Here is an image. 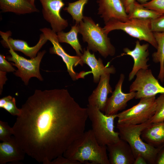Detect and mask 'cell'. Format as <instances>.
<instances>
[{
    "label": "cell",
    "mask_w": 164,
    "mask_h": 164,
    "mask_svg": "<svg viewBox=\"0 0 164 164\" xmlns=\"http://www.w3.org/2000/svg\"><path fill=\"white\" fill-rule=\"evenodd\" d=\"M20 109L13 135L26 154L43 164L62 155L85 132L87 108L66 89L36 90Z\"/></svg>",
    "instance_id": "1"
},
{
    "label": "cell",
    "mask_w": 164,
    "mask_h": 164,
    "mask_svg": "<svg viewBox=\"0 0 164 164\" xmlns=\"http://www.w3.org/2000/svg\"><path fill=\"white\" fill-rule=\"evenodd\" d=\"M107 150V146L100 145L89 130L74 141L63 155L81 164L89 161L93 164H110Z\"/></svg>",
    "instance_id": "2"
},
{
    "label": "cell",
    "mask_w": 164,
    "mask_h": 164,
    "mask_svg": "<svg viewBox=\"0 0 164 164\" xmlns=\"http://www.w3.org/2000/svg\"><path fill=\"white\" fill-rule=\"evenodd\" d=\"M152 118L144 123L136 125L117 124L120 138L127 142L135 158L143 156L148 164H155L159 151L163 145L155 147L144 142L141 137L142 131L151 123Z\"/></svg>",
    "instance_id": "3"
},
{
    "label": "cell",
    "mask_w": 164,
    "mask_h": 164,
    "mask_svg": "<svg viewBox=\"0 0 164 164\" xmlns=\"http://www.w3.org/2000/svg\"><path fill=\"white\" fill-rule=\"evenodd\" d=\"M79 29L83 42L87 43V49L98 52L105 58L114 55L115 49L108 34L91 17L84 16L83 20L79 24Z\"/></svg>",
    "instance_id": "4"
},
{
    "label": "cell",
    "mask_w": 164,
    "mask_h": 164,
    "mask_svg": "<svg viewBox=\"0 0 164 164\" xmlns=\"http://www.w3.org/2000/svg\"><path fill=\"white\" fill-rule=\"evenodd\" d=\"M87 108L91 130L99 144L107 146L118 141L120 138L119 132L114 130V126L116 114L107 115L97 107L88 104Z\"/></svg>",
    "instance_id": "5"
},
{
    "label": "cell",
    "mask_w": 164,
    "mask_h": 164,
    "mask_svg": "<svg viewBox=\"0 0 164 164\" xmlns=\"http://www.w3.org/2000/svg\"><path fill=\"white\" fill-rule=\"evenodd\" d=\"M150 20L131 19L123 22L112 19L105 23L103 28L107 34L113 30H121L139 41L147 42L156 49L157 44L151 29Z\"/></svg>",
    "instance_id": "6"
},
{
    "label": "cell",
    "mask_w": 164,
    "mask_h": 164,
    "mask_svg": "<svg viewBox=\"0 0 164 164\" xmlns=\"http://www.w3.org/2000/svg\"><path fill=\"white\" fill-rule=\"evenodd\" d=\"M155 96L141 98L137 104L117 113V123L123 125H136L151 119L156 110Z\"/></svg>",
    "instance_id": "7"
},
{
    "label": "cell",
    "mask_w": 164,
    "mask_h": 164,
    "mask_svg": "<svg viewBox=\"0 0 164 164\" xmlns=\"http://www.w3.org/2000/svg\"><path fill=\"white\" fill-rule=\"evenodd\" d=\"M9 49L11 56H8L6 58L8 61L14 63H11L17 68L14 74L21 78L25 85H28L29 80L32 77H36L40 81L43 80L40 73L39 66L41 60L46 53L45 50L39 52L35 58L27 59L17 54L11 48Z\"/></svg>",
    "instance_id": "8"
},
{
    "label": "cell",
    "mask_w": 164,
    "mask_h": 164,
    "mask_svg": "<svg viewBox=\"0 0 164 164\" xmlns=\"http://www.w3.org/2000/svg\"><path fill=\"white\" fill-rule=\"evenodd\" d=\"M135 76V80L129 87V92H136L135 99L164 94V87L155 78L151 69L140 70Z\"/></svg>",
    "instance_id": "9"
},
{
    "label": "cell",
    "mask_w": 164,
    "mask_h": 164,
    "mask_svg": "<svg viewBox=\"0 0 164 164\" xmlns=\"http://www.w3.org/2000/svg\"><path fill=\"white\" fill-rule=\"evenodd\" d=\"M40 30L53 45L50 49V53L60 56L65 63L67 71L72 79L74 81L77 80L79 78V74L74 71L73 67L78 64L83 66L84 64L81 57L77 55L72 56L67 54L60 44L56 33L52 29L44 28L40 29Z\"/></svg>",
    "instance_id": "10"
},
{
    "label": "cell",
    "mask_w": 164,
    "mask_h": 164,
    "mask_svg": "<svg viewBox=\"0 0 164 164\" xmlns=\"http://www.w3.org/2000/svg\"><path fill=\"white\" fill-rule=\"evenodd\" d=\"M42 7L44 19L50 25L55 32L63 31L68 26L67 20L63 18L60 11L65 4L63 0H39Z\"/></svg>",
    "instance_id": "11"
},
{
    "label": "cell",
    "mask_w": 164,
    "mask_h": 164,
    "mask_svg": "<svg viewBox=\"0 0 164 164\" xmlns=\"http://www.w3.org/2000/svg\"><path fill=\"white\" fill-rule=\"evenodd\" d=\"M125 78L124 74H121L114 91L112 92L111 96L108 98L104 111V114L107 115L116 114L118 111L125 108L128 101L135 97V92L125 93L122 91V85Z\"/></svg>",
    "instance_id": "12"
},
{
    "label": "cell",
    "mask_w": 164,
    "mask_h": 164,
    "mask_svg": "<svg viewBox=\"0 0 164 164\" xmlns=\"http://www.w3.org/2000/svg\"><path fill=\"white\" fill-rule=\"evenodd\" d=\"M0 32L3 39L1 42L3 46L8 48H11L14 51L21 52L31 59L36 56L39 50L48 40L42 33L40 35L39 41L37 44L33 47H30L26 41L9 37L11 34L9 31L7 32L0 31Z\"/></svg>",
    "instance_id": "13"
},
{
    "label": "cell",
    "mask_w": 164,
    "mask_h": 164,
    "mask_svg": "<svg viewBox=\"0 0 164 164\" xmlns=\"http://www.w3.org/2000/svg\"><path fill=\"white\" fill-rule=\"evenodd\" d=\"M148 43L141 45L140 41L135 42V47L132 50L127 47L123 49L124 53L121 56L128 55L131 56L134 60V64L132 71L129 73L128 80L131 81L135 76L137 72L141 69H148L149 65L147 63L149 60V52Z\"/></svg>",
    "instance_id": "14"
},
{
    "label": "cell",
    "mask_w": 164,
    "mask_h": 164,
    "mask_svg": "<svg viewBox=\"0 0 164 164\" xmlns=\"http://www.w3.org/2000/svg\"><path fill=\"white\" fill-rule=\"evenodd\" d=\"M97 14L104 23L115 19L125 22L128 20V15L121 0H97Z\"/></svg>",
    "instance_id": "15"
},
{
    "label": "cell",
    "mask_w": 164,
    "mask_h": 164,
    "mask_svg": "<svg viewBox=\"0 0 164 164\" xmlns=\"http://www.w3.org/2000/svg\"><path fill=\"white\" fill-rule=\"evenodd\" d=\"M110 164H134L135 157L128 143L120 138L107 145Z\"/></svg>",
    "instance_id": "16"
},
{
    "label": "cell",
    "mask_w": 164,
    "mask_h": 164,
    "mask_svg": "<svg viewBox=\"0 0 164 164\" xmlns=\"http://www.w3.org/2000/svg\"><path fill=\"white\" fill-rule=\"evenodd\" d=\"M111 74L105 73L101 77L98 85L88 98V105L97 107L104 112L109 94L112 89L110 84Z\"/></svg>",
    "instance_id": "17"
},
{
    "label": "cell",
    "mask_w": 164,
    "mask_h": 164,
    "mask_svg": "<svg viewBox=\"0 0 164 164\" xmlns=\"http://www.w3.org/2000/svg\"><path fill=\"white\" fill-rule=\"evenodd\" d=\"M83 53L81 56L84 64L87 65L91 68V73L93 76V81L98 83L101 76L105 73L113 74L116 73L115 68L113 66L108 67L104 66L101 59H97L94 53L91 54L87 49H84Z\"/></svg>",
    "instance_id": "18"
},
{
    "label": "cell",
    "mask_w": 164,
    "mask_h": 164,
    "mask_svg": "<svg viewBox=\"0 0 164 164\" xmlns=\"http://www.w3.org/2000/svg\"><path fill=\"white\" fill-rule=\"evenodd\" d=\"M25 154L14 137L0 143V164L19 162L23 160Z\"/></svg>",
    "instance_id": "19"
},
{
    "label": "cell",
    "mask_w": 164,
    "mask_h": 164,
    "mask_svg": "<svg viewBox=\"0 0 164 164\" xmlns=\"http://www.w3.org/2000/svg\"><path fill=\"white\" fill-rule=\"evenodd\" d=\"M141 137L146 143L155 147L164 145V122L151 123L142 132Z\"/></svg>",
    "instance_id": "20"
},
{
    "label": "cell",
    "mask_w": 164,
    "mask_h": 164,
    "mask_svg": "<svg viewBox=\"0 0 164 164\" xmlns=\"http://www.w3.org/2000/svg\"><path fill=\"white\" fill-rule=\"evenodd\" d=\"M0 9L3 12L18 14L31 13L39 11L30 0H0Z\"/></svg>",
    "instance_id": "21"
},
{
    "label": "cell",
    "mask_w": 164,
    "mask_h": 164,
    "mask_svg": "<svg viewBox=\"0 0 164 164\" xmlns=\"http://www.w3.org/2000/svg\"><path fill=\"white\" fill-rule=\"evenodd\" d=\"M79 32V24L75 23L71 26L70 30L67 32L63 31L57 33V38L60 43H64L70 44L75 50L77 56L81 57L83 53L81 46L78 38Z\"/></svg>",
    "instance_id": "22"
},
{
    "label": "cell",
    "mask_w": 164,
    "mask_h": 164,
    "mask_svg": "<svg viewBox=\"0 0 164 164\" xmlns=\"http://www.w3.org/2000/svg\"><path fill=\"white\" fill-rule=\"evenodd\" d=\"M157 47L156 51L152 54L153 61L159 63L160 69L158 76L162 83L164 82V32H153Z\"/></svg>",
    "instance_id": "23"
},
{
    "label": "cell",
    "mask_w": 164,
    "mask_h": 164,
    "mask_svg": "<svg viewBox=\"0 0 164 164\" xmlns=\"http://www.w3.org/2000/svg\"><path fill=\"white\" fill-rule=\"evenodd\" d=\"M128 19H152L158 18L163 14L154 10L147 9L142 4L135 2L128 13Z\"/></svg>",
    "instance_id": "24"
},
{
    "label": "cell",
    "mask_w": 164,
    "mask_h": 164,
    "mask_svg": "<svg viewBox=\"0 0 164 164\" xmlns=\"http://www.w3.org/2000/svg\"><path fill=\"white\" fill-rule=\"evenodd\" d=\"M88 0H78L72 2H69L68 6L64 9L72 16L76 23L79 24L83 19L84 16L83 11L85 5Z\"/></svg>",
    "instance_id": "25"
},
{
    "label": "cell",
    "mask_w": 164,
    "mask_h": 164,
    "mask_svg": "<svg viewBox=\"0 0 164 164\" xmlns=\"http://www.w3.org/2000/svg\"><path fill=\"white\" fill-rule=\"evenodd\" d=\"M0 108L4 109L13 116H18L21 112V109L18 108L16 106L15 98L10 95L0 99Z\"/></svg>",
    "instance_id": "26"
},
{
    "label": "cell",
    "mask_w": 164,
    "mask_h": 164,
    "mask_svg": "<svg viewBox=\"0 0 164 164\" xmlns=\"http://www.w3.org/2000/svg\"><path fill=\"white\" fill-rule=\"evenodd\" d=\"M160 94L155 99L156 110L152 118V123L164 122V94Z\"/></svg>",
    "instance_id": "27"
},
{
    "label": "cell",
    "mask_w": 164,
    "mask_h": 164,
    "mask_svg": "<svg viewBox=\"0 0 164 164\" xmlns=\"http://www.w3.org/2000/svg\"><path fill=\"white\" fill-rule=\"evenodd\" d=\"M12 127H10L6 122L0 121V140L2 142L10 140L13 135Z\"/></svg>",
    "instance_id": "28"
},
{
    "label": "cell",
    "mask_w": 164,
    "mask_h": 164,
    "mask_svg": "<svg viewBox=\"0 0 164 164\" xmlns=\"http://www.w3.org/2000/svg\"><path fill=\"white\" fill-rule=\"evenodd\" d=\"M142 4L147 9L164 14V0H151Z\"/></svg>",
    "instance_id": "29"
},
{
    "label": "cell",
    "mask_w": 164,
    "mask_h": 164,
    "mask_svg": "<svg viewBox=\"0 0 164 164\" xmlns=\"http://www.w3.org/2000/svg\"><path fill=\"white\" fill-rule=\"evenodd\" d=\"M150 26L153 32H164V14L151 19Z\"/></svg>",
    "instance_id": "30"
},
{
    "label": "cell",
    "mask_w": 164,
    "mask_h": 164,
    "mask_svg": "<svg viewBox=\"0 0 164 164\" xmlns=\"http://www.w3.org/2000/svg\"><path fill=\"white\" fill-rule=\"evenodd\" d=\"M11 63L8 62L6 60L5 56L0 55V71L5 72H14L15 69Z\"/></svg>",
    "instance_id": "31"
},
{
    "label": "cell",
    "mask_w": 164,
    "mask_h": 164,
    "mask_svg": "<svg viewBox=\"0 0 164 164\" xmlns=\"http://www.w3.org/2000/svg\"><path fill=\"white\" fill-rule=\"evenodd\" d=\"M49 164H81L79 162L62 155L59 156L52 160Z\"/></svg>",
    "instance_id": "32"
},
{
    "label": "cell",
    "mask_w": 164,
    "mask_h": 164,
    "mask_svg": "<svg viewBox=\"0 0 164 164\" xmlns=\"http://www.w3.org/2000/svg\"><path fill=\"white\" fill-rule=\"evenodd\" d=\"M155 164H164V145L158 154Z\"/></svg>",
    "instance_id": "33"
},
{
    "label": "cell",
    "mask_w": 164,
    "mask_h": 164,
    "mask_svg": "<svg viewBox=\"0 0 164 164\" xmlns=\"http://www.w3.org/2000/svg\"><path fill=\"white\" fill-rule=\"evenodd\" d=\"M125 8L127 14L134 2L137 0H121Z\"/></svg>",
    "instance_id": "34"
},
{
    "label": "cell",
    "mask_w": 164,
    "mask_h": 164,
    "mask_svg": "<svg viewBox=\"0 0 164 164\" xmlns=\"http://www.w3.org/2000/svg\"><path fill=\"white\" fill-rule=\"evenodd\" d=\"M6 72L0 71V94H1L3 85L5 84L7 80L6 76Z\"/></svg>",
    "instance_id": "35"
},
{
    "label": "cell",
    "mask_w": 164,
    "mask_h": 164,
    "mask_svg": "<svg viewBox=\"0 0 164 164\" xmlns=\"http://www.w3.org/2000/svg\"><path fill=\"white\" fill-rule=\"evenodd\" d=\"M148 163L145 159L141 155H138L135 159L134 164H147Z\"/></svg>",
    "instance_id": "36"
},
{
    "label": "cell",
    "mask_w": 164,
    "mask_h": 164,
    "mask_svg": "<svg viewBox=\"0 0 164 164\" xmlns=\"http://www.w3.org/2000/svg\"><path fill=\"white\" fill-rule=\"evenodd\" d=\"M151 0H137L136 1L141 4L145 3Z\"/></svg>",
    "instance_id": "37"
},
{
    "label": "cell",
    "mask_w": 164,
    "mask_h": 164,
    "mask_svg": "<svg viewBox=\"0 0 164 164\" xmlns=\"http://www.w3.org/2000/svg\"><path fill=\"white\" fill-rule=\"evenodd\" d=\"M33 4H35V1L36 0H30Z\"/></svg>",
    "instance_id": "38"
}]
</instances>
